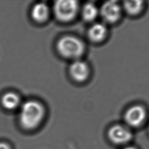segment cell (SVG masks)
Wrapping results in <instances>:
<instances>
[{
	"mask_svg": "<svg viewBox=\"0 0 149 149\" xmlns=\"http://www.w3.org/2000/svg\"><path fill=\"white\" fill-rule=\"evenodd\" d=\"M44 115V109L40 103L35 101H26L20 108V123L26 129H34L40 123Z\"/></svg>",
	"mask_w": 149,
	"mask_h": 149,
	"instance_id": "obj_1",
	"label": "cell"
},
{
	"mask_svg": "<svg viewBox=\"0 0 149 149\" xmlns=\"http://www.w3.org/2000/svg\"><path fill=\"white\" fill-rule=\"evenodd\" d=\"M56 48L62 56L77 59L84 53L85 47L79 38L73 36H65L58 41Z\"/></svg>",
	"mask_w": 149,
	"mask_h": 149,
	"instance_id": "obj_2",
	"label": "cell"
},
{
	"mask_svg": "<svg viewBox=\"0 0 149 149\" xmlns=\"http://www.w3.org/2000/svg\"><path fill=\"white\" fill-rule=\"evenodd\" d=\"M79 10L77 1L60 0L54 5V12L56 18L62 22H69L76 16Z\"/></svg>",
	"mask_w": 149,
	"mask_h": 149,
	"instance_id": "obj_3",
	"label": "cell"
},
{
	"mask_svg": "<svg viewBox=\"0 0 149 149\" xmlns=\"http://www.w3.org/2000/svg\"><path fill=\"white\" fill-rule=\"evenodd\" d=\"M120 5L116 1H108L102 4L100 13L106 22L114 23L117 22L121 16Z\"/></svg>",
	"mask_w": 149,
	"mask_h": 149,
	"instance_id": "obj_4",
	"label": "cell"
},
{
	"mask_svg": "<svg viewBox=\"0 0 149 149\" xmlns=\"http://www.w3.org/2000/svg\"><path fill=\"white\" fill-rule=\"evenodd\" d=\"M146 116L145 109L140 105H135L129 108L125 115L126 123L131 126H139L144 120Z\"/></svg>",
	"mask_w": 149,
	"mask_h": 149,
	"instance_id": "obj_5",
	"label": "cell"
},
{
	"mask_svg": "<svg viewBox=\"0 0 149 149\" xmlns=\"http://www.w3.org/2000/svg\"><path fill=\"white\" fill-rule=\"evenodd\" d=\"M69 72L71 77L76 81L81 82L87 79L89 75V68L86 62L76 59L70 66Z\"/></svg>",
	"mask_w": 149,
	"mask_h": 149,
	"instance_id": "obj_6",
	"label": "cell"
},
{
	"mask_svg": "<svg viewBox=\"0 0 149 149\" xmlns=\"http://www.w3.org/2000/svg\"><path fill=\"white\" fill-rule=\"evenodd\" d=\"M108 136L113 142L115 143H123L130 139L132 134L125 127L121 125H114L109 130Z\"/></svg>",
	"mask_w": 149,
	"mask_h": 149,
	"instance_id": "obj_7",
	"label": "cell"
},
{
	"mask_svg": "<svg viewBox=\"0 0 149 149\" xmlns=\"http://www.w3.org/2000/svg\"><path fill=\"white\" fill-rule=\"evenodd\" d=\"M107 28L101 23H97L92 25L88 30V36L89 38L94 42H100L106 37Z\"/></svg>",
	"mask_w": 149,
	"mask_h": 149,
	"instance_id": "obj_8",
	"label": "cell"
},
{
	"mask_svg": "<svg viewBox=\"0 0 149 149\" xmlns=\"http://www.w3.org/2000/svg\"><path fill=\"white\" fill-rule=\"evenodd\" d=\"M49 15V8L47 4L40 2L34 5L31 10L32 17L36 21H45Z\"/></svg>",
	"mask_w": 149,
	"mask_h": 149,
	"instance_id": "obj_9",
	"label": "cell"
},
{
	"mask_svg": "<svg viewBox=\"0 0 149 149\" xmlns=\"http://www.w3.org/2000/svg\"><path fill=\"white\" fill-rule=\"evenodd\" d=\"M1 103L4 108L8 109H13L19 105L20 98L15 93L9 92L5 94L2 96Z\"/></svg>",
	"mask_w": 149,
	"mask_h": 149,
	"instance_id": "obj_10",
	"label": "cell"
},
{
	"mask_svg": "<svg viewBox=\"0 0 149 149\" xmlns=\"http://www.w3.org/2000/svg\"><path fill=\"white\" fill-rule=\"evenodd\" d=\"M99 10L95 4L93 3H87L81 9V15L84 20L87 22L94 20L98 15Z\"/></svg>",
	"mask_w": 149,
	"mask_h": 149,
	"instance_id": "obj_11",
	"label": "cell"
},
{
	"mask_svg": "<svg viewBox=\"0 0 149 149\" xmlns=\"http://www.w3.org/2000/svg\"><path fill=\"white\" fill-rule=\"evenodd\" d=\"M123 8L129 15H136L142 10L143 2L141 1H126L123 2Z\"/></svg>",
	"mask_w": 149,
	"mask_h": 149,
	"instance_id": "obj_12",
	"label": "cell"
},
{
	"mask_svg": "<svg viewBox=\"0 0 149 149\" xmlns=\"http://www.w3.org/2000/svg\"><path fill=\"white\" fill-rule=\"evenodd\" d=\"M0 149H10L9 146L5 143H0Z\"/></svg>",
	"mask_w": 149,
	"mask_h": 149,
	"instance_id": "obj_13",
	"label": "cell"
},
{
	"mask_svg": "<svg viewBox=\"0 0 149 149\" xmlns=\"http://www.w3.org/2000/svg\"><path fill=\"white\" fill-rule=\"evenodd\" d=\"M123 149H136V148H134V147H126Z\"/></svg>",
	"mask_w": 149,
	"mask_h": 149,
	"instance_id": "obj_14",
	"label": "cell"
}]
</instances>
